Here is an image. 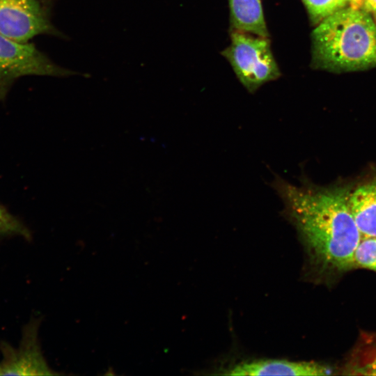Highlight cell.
I'll return each mask as SVG.
<instances>
[{"instance_id":"obj_2","label":"cell","mask_w":376,"mask_h":376,"mask_svg":"<svg viewBox=\"0 0 376 376\" xmlns=\"http://www.w3.org/2000/svg\"><path fill=\"white\" fill-rule=\"evenodd\" d=\"M315 64L334 71L376 66V24L369 13L343 8L320 21L312 34Z\"/></svg>"},{"instance_id":"obj_9","label":"cell","mask_w":376,"mask_h":376,"mask_svg":"<svg viewBox=\"0 0 376 376\" xmlns=\"http://www.w3.org/2000/svg\"><path fill=\"white\" fill-rule=\"evenodd\" d=\"M228 3L235 31L268 37L260 0H228Z\"/></svg>"},{"instance_id":"obj_10","label":"cell","mask_w":376,"mask_h":376,"mask_svg":"<svg viewBox=\"0 0 376 376\" xmlns=\"http://www.w3.org/2000/svg\"><path fill=\"white\" fill-rule=\"evenodd\" d=\"M354 267L376 272V237H362L353 257Z\"/></svg>"},{"instance_id":"obj_1","label":"cell","mask_w":376,"mask_h":376,"mask_svg":"<svg viewBox=\"0 0 376 376\" xmlns=\"http://www.w3.org/2000/svg\"><path fill=\"white\" fill-rule=\"evenodd\" d=\"M272 187L284 204L313 258L326 270L343 272L354 268V251L362 235L354 219L347 185L298 187L279 175Z\"/></svg>"},{"instance_id":"obj_3","label":"cell","mask_w":376,"mask_h":376,"mask_svg":"<svg viewBox=\"0 0 376 376\" xmlns=\"http://www.w3.org/2000/svg\"><path fill=\"white\" fill-rule=\"evenodd\" d=\"M230 40L222 54L249 92H255L264 84L280 76L267 38L234 30Z\"/></svg>"},{"instance_id":"obj_7","label":"cell","mask_w":376,"mask_h":376,"mask_svg":"<svg viewBox=\"0 0 376 376\" xmlns=\"http://www.w3.org/2000/svg\"><path fill=\"white\" fill-rule=\"evenodd\" d=\"M332 370L316 362L258 360L243 362L228 370L231 375H328Z\"/></svg>"},{"instance_id":"obj_8","label":"cell","mask_w":376,"mask_h":376,"mask_svg":"<svg viewBox=\"0 0 376 376\" xmlns=\"http://www.w3.org/2000/svg\"><path fill=\"white\" fill-rule=\"evenodd\" d=\"M350 205L362 237H376V173L352 189Z\"/></svg>"},{"instance_id":"obj_12","label":"cell","mask_w":376,"mask_h":376,"mask_svg":"<svg viewBox=\"0 0 376 376\" xmlns=\"http://www.w3.org/2000/svg\"><path fill=\"white\" fill-rule=\"evenodd\" d=\"M311 19L320 22L343 8L348 0H303Z\"/></svg>"},{"instance_id":"obj_14","label":"cell","mask_w":376,"mask_h":376,"mask_svg":"<svg viewBox=\"0 0 376 376\" xmlns=\"http://www.w3.org/2000/svg\"><path fill=\"white\" fill-rule=\"evenodd\" d=\"M363 8L368 13L376 15V0H365Z\"/></svg>"},{"instance_id":"obj_13","label":"cell","mask_w":376,"mask_h":376,"mask_svg":"<svg viewBox=\"0 0 376 376\" xmlns=\"http://www.w3.org/2000/svg\"><path fill=\"white\" fill-rule=\"evenodd\" d=\"M0 235H19L26 239L31 237L26 226L1 204Z\"/></svg>"},{"instance_id":"obj_6","label":"cell","mask_w":376,"mask_h":376,"mask_svg":"<svg viewBox=\"0 0 376 376\" xmlns=\"http://www.w3.org/2000/svg\"><path fill=\"white\" fill-rule=\"evenodd\" d=\"M39 321L33 320L26 326L22 342L13 348L2 343L3 358L0 361V375H54L43 357L38 338Z\"/></svg>"},{"instance_id":"obj_4","label":"cell","mask_w":376,"mask_h":376,"mask_svg":"<svg viewBox=\"0 0 376 376\" xmlns=\"http://www.w3.org/2000/svg\"><path fill=\"white\" fill-rule=\"evenodd\" d=\"M75 74L53 63L33 45L0 33V101L17 79L27 75L65 77Z\"/></svg>"},{"instance_id":"obj_11","label":"cell","mask_w":376,"mask_h":376,"mask_svg":"<svg viewBox=\"0 0 376 376\" xmlns=\"http://www.w3.org/2000/svg\"><path fill=\"white\" fill-rule=\"evenodd\" d=\"M348 370L351 375H376V339L359 354Z\"/></svg>"},{"instance_id":"obj_15","label":"cell","mask_w":376,"mask_h":376,"mask_svg":"<svg viewBox=\"0 0 376 376\" xmlns=\"http://www.w3.org/2000/svg\"><path fill=\"white\" fill-rule=\"evenodd\" d=\"M364 2L365 0H348L350 6L357 9L363 8Z\"/></svg>"},{"instance_id":"obj_5","label":"cell","mask_w":376,"mask_h":376,"mask_svg":"<svg viewBox=\"0 0 376 376\" xmlns=\"http://www.w3.org/2000/svg\"><path fill=\"white\" fill-rule=\"evenodd\" d=\"M0 33L21 42L40 34L60 36L39 0H0Z\"/></svg>"},{"instance_id":"obj_16","label":"cell","mask_w":376,"mask_h":376,"mask_svg":"<svg viewBox=\"0 0 376 376\" xmlns=\"http://www.w3.org/2000/svg\"><path fill=\"white\" fill-rule=\"evenodd\" d=\"M375 16V21H376V15H374Z\"/></svg>"}]
</instances>
